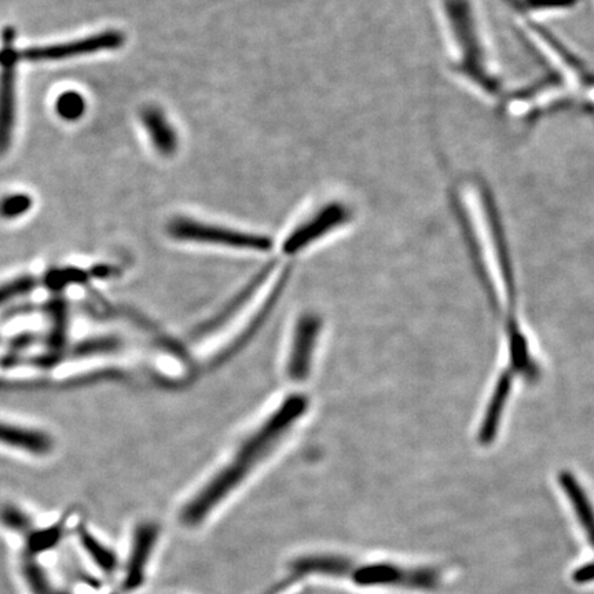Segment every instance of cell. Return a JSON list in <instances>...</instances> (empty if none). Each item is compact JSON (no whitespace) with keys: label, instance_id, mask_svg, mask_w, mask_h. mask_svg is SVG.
Wrapping results in <instances>:
<instances>
[{"label":"cell","instance_id":"obj_13","mask_svg":"<svg viewBox=\"0 0 594 594\" xmlns=\"http://www.w3.org/2000/svg\"><path fill=\"white\" fill-rule=\"evenodd\" d=\"M83 542L88 552L91 553V556L94 557V560L97 561L102 570L108 572V574H112L116 570L117 559L115 553L110 552L104 545L99 544L97 539L91 537L88 533L83 534Z\"/></svg>","mask_w":594,"mask_h":594},{"label":"cell","instance_id":"obj_3","mask_svg":"<svg viewBox=\"0 0 594 594\" xmlns=\"http://www.w3.org/2000/svg\"><path fill=\"white\" fill-rule=\"evenodd\" d=\"M347 579L362 588L432 592L442 585L443 574L435 567H406L395 563H358L354 560Z\"/></svg>","mask_w":594,"mask_h":594},{"label":"cell","instance_id":"obj_9","mask_svg":"<svg viewBox=\"0 0 594 594\" xmlns=\"http://www.w3.org/2000/svg\"><path fill=\"white\" fill-rule=\"evenodd\" d=\"M321 324V318L313 313L302 315L296 322L288 359V374L292 380L303 381L310 374Z\"/></svg>","mask_w":594,"mask_h":594},{"label":"cell","instance_id":"obj_10","mask_svg":"<svg viewBox=\"0 0 594 594\" xmlns=\"http://www.w3.org/2000/svg\"><path fill=\"white\" fill-rule=\"evenodd\" d=\"M159 537L160 527L156 523L145 522L135 528L127 561L126 578L123 582V588L127 592L137 590L145 583L146 571Z\"/></svg>","mask_w":594,"mask_h":594},{"label":"cell","instance_id":"obj_7","mask_svg":"<svg viewBox=\"0 0 594 594\" xmlns=\"http://www.w3.org/2000/svg\"><path fill=\"white\" fill-rule=\"evenodd\" d=\"M560 489L566 494L571 509L577 516L578 523L588 537L589 544L594 549V506L590 501L588 491L571 472H561L559 475ZM572 581L578 585L594 582V560L578 567L572 574Z\"/></svg>","mask_w":594,"mask_h":594},{"label":"cell","instance_id":"obj_4","mask_svg":"<svg viewBox=\"0 0 594 594\" xmlns=\"http://www.w3.org/2000/svg\"><path fill=\"white\" fill-rule=\"evenodd\" d=\"M168 233L179 241L197 244L219 245V247L248 249V251H269L273 242L266 236L244 233L227 227L207 225L190 218H176L168 225Z\"/></svg>","mask_w":594,"mask_h":594},{"label":"cell","instance_id":"obj_1","mask_svg":"<svg viewBox=\"0 0 594 594\" xmlns=\"http://www.w3.org/2000/svg\"><path fill=\"white\" fill-rule=\"evenodd\" d=\"M307 409V399L303 395H291L274 410L255 432H252L230 458L225 467L208 480L203 489L187 501L181 511V522L186 527L200 526L219 504L233 494L249 478V475L269 457L281 439L284 438L296 421Z\"/></svg>","mask_w":594,"mask_h":594},{"label":"cell","instance_id":"obj_15","mask_svg":"<svg viewBox=\"0 0 594 594\" xmlns=\"http://www.w3.org/2000/svg\"><path fill=\"white\" fill-rule=\"evenodd\" d=\"M29 205H31L29 197L18 194V196L7 197L0 205V212L5 216H16L27 211Z\"/></svg>","mask_w":594,"mask_h":594},{"label":"cell","instance_id":"obj_5","mask_svg":"<svg viewBox=\"0 0 594 594\" xmlns=\"http://www.w3.org/2000/svg\"><path fill=\"white\" fill-rule=\"evenodd\" d=\"M14 39L13 29L7 28L0 51V154L9 148L16 117V65L20 55Z\"/></svg>","mask_w":594,"mask_h":594},{"label":"cell","instance_id":"obj_16","mask_svg":"<svg viewBox=\"0 0 594 594\" xmlns=\"http://www.w3.org/2000/svg\"><path fill=\"white\" fill-rule=\"evenodd\" d=\"M293 583H296V581L292 577L285 578L284 581L275 583V585L273 586V588L267 589L266 592H264L263 594H281V593H284L285 590H288L289 588H291V586L293 585Z\"/></svg>","mask_w":594,"mask_h":594},{"label":"cell","instance_id":"obj_14","mask_svg":"<svg viewBox=\"0 0 594 594\" xmlns=\"http://www.w3.org/2000/svg\"><path fill=\"white\" fill-rule=\"evenodd\" d=\"M84 99L77 93H65L58 98L57 110L66 120H76L84 113Z\"/></svg>","mask_w":594,"mask_h":594},{"label":"cell","instance_id":"obj_2","mask_svg":"<svg viewBox=\"0 0 594 594\" xmlns=\"http://www.w3.org/2000/svg\"><path fill=\"white\" fill-rule=\"evenodd\" d=\"M445 21L453 72L476 94L489 99L500 97L502 82L468 0H446Z\"/></svg>","mask_w":594,"mask_h":594},{"label":"cell","instance_id":"obj_8","mask_svg":"<svg viewBox=\"0 0 594 594\" xmlns=\"http://www.w3.org/2000/svg\"><path fill=\"white\" fill-rule=\"evenodd\" d=\"M126 42V36L119 31L98 33L75 40V42L57 44V46L35 47L25 50L20 57L28 61H60L68 58L82 57V55L99 53V51L116 50Z\"/></svg>","mask_w":594,"mask_h":594},{"label":"cell","instance_id":"obj_17","mask_svg":"<svg viewBox=\"0 0 594 594\" xmlns=\"http://www.w3.org/2000/svg\"><path fill=\"white\" fill-rule=\"evenodd\" d=\"M296 594H306V592H300V593H296Z\"/></svg>","mask_w":594,"mask_h":594},{"label":"cell","instance_id":"obj_11","mask_svg":"<svg viewBox=\"0 0 594 594\" xmlns=\"http://www.w3.org/2000/svg\"><path fill=\"white\" fill-rule=\"evenodd\" d=\"M352 563L350 557L335 553H311L296 557L289 564V571L296 582L306 577L347 579Z\"/></svg>","mask_w":594,"mask_h":594},{"label":"cell","instance_id":"obj_6","mask_svg":"<svg viewBox=\"0 0 594 594\" xmlns=\"http://www.w3.org/2000/svg\"><path fill=\"white\" fill-rule=\"evenodd\" d=\"M351 212L348 207L340 203H330L324 208L319 209L317 214L311 216L306 222L289 234L284 241L282 249L288 255L303 251L308 245L313 244L318 238L325 237L332 233L337 227L346 225L350 222Z\"/></svg>","mask_w":594,"mask_h":594},{"label":"cell","instance_id":"obj_12","mask_svg":"<svg viewBox=\"0 0 594 594\" xmlns=\"http://www.w3.org/2000/svg\"><path fill=\"white\" fill-rule=\"evenodd\" d=\"M141 120L157 152L163 156H172L178 150V134L163 110L157 106H148L142 110Z\"/></svg>","mask_w":594,"mask_h":594}]
</instances>
